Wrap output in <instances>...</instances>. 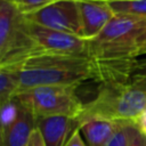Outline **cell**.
<instances>
[{
    "label": "cell",
    "mask_w": 146,
    "mask_h": 146,
    "mask_svg": "<svg viewBox=\"0 0 146 146\" xmlns=\"http://www.w3.org/2000/svg\"><path fill=\"white\" fill-rule=\"evenodd\" d=\"M145 145H146V136L140 132V133L133 139V141L131 143L130 146H145Z\"/></svg>",
    "instance_id": "cell-21"
},
{
    "label": "cell",
    "mask_w": 146,
    "mask_h": 146,
    "mask_svg": "<svg viewBox=\"0 0 146 146\" xmlns=\"http://www.w3.org/2000/svg\"><path fill=\"white\" fill-rule=\"evenodd\" d=\"M136 124L139 128V130L141 131V133H144L146 136V111L138 117V120L136 121Z\"/></svg>",
    "instance_id": "cell-20"
},
{
    "label": "cell",
    "mask_w": 146,
    "mask_h": 146,
    "mask_svg": "<svg viewBox=\"0 0 146 146\" xmlns=\"http://www.w3.org/2000/svg\"><path fill=\"white\" fill-rule=\"evenodd\" d=\"M138 57L145 56L146 55V33H144L139 39H138V50H137Z\"/></svg>",
    "instance_id": "cell-19"
},
{
    "label": "cell",
    "mask_w": 146,
    "mask_h": 146,
    "mask_svg": "<svg viewBox=\"0 0 146 146\" xmlns=\"http://www.w3.org/2000/svg\"><path fill=\"white\" fill-rule=\"evenodd\" d=\"M23 64L0 66V106L1 108L14 100L21 90Z\"/></svg>",
    "instance_id": "cell-12"
},
{
    "label": "cell",
    "mask_w": 146,
    "mask_h": 146,
    "mask_svg": "<svg viewBox=\"0 0 146 146\" xmlns=\"http://www.w3.org/2000/svg\"><path fill=\"white\" fill-rule=\"evenodd\" d=\"M140 132L135 122H121L106 146H130Z\"/></svg>",
    "instance_id": "cell-14"
},
{
    "label": "cell",
    "mask_w": 146,
    "mask_h": 146,
    "mask_svg": "<svg viewBox=\"0 0 146 146\" xmlns=\"http://www.w3.org/2000/svg\"><path fill=\"white\" fill-rule=\"evenodd\" d=\"M76 127L75 119L64 115L36 117V128L46 146H64Z\"/></svg>",
    "instance_id": "cell-10"
},
{
    "label": "cell",
    "mask_w": 146,
    "mask_h": 146,
    "mask_svg": "<svg viewBox=\"0 0 146 146\" xmlns=\"http://www.w3.org/2000/svg\"><path fill=\"white\" fill-rule=\"evenodd\" d=\"M91 79L96 80V70L89 57L40 52L23 64L21 90L40 86L78 87Z\"/></svg>",
    "instance_id": "cell-2"
},
{
    "label": "cell",
    "mask_w": 146,
    "mask_h": 146,
    "mask_svg": "<svg viewBox=\"0 0 146 146\" xmlns=\"http://www.w3.org/2000/svg\"><path fill=\"white\" fill-rule=\"evenodd\" d=\"M29 29L32 38L42 52L89 57V40L84 38L51 30L30 21Z\"/></svg>",
    "instance_id": "cell-7"
},
{
    "label": "cell",
    "mask_w": 146,
    "mask_h": 146,
    "mask_svg": "<svg viewBox=\"0 0 146 146\" xmlns=\"http://www.w3.org/2000/svg\"><path fill=\"white\" fill-rule=\"evenodd\" d=\"M121 122L92 119L81 123L80 130L83 133L87 146H106L117 130Z\"/></svg>",
    "instance_id": "cell-11"
},
{
    "label": "cell",
    "mask_w": 146,
    "mask_h": 146,
    "mask_svg": "<svg viewBox=\"0 0 146 146\" xmlns=\"http://www.w3.org/2000/svg\"><path fill=\"white\" fill-rule=\"evenodd\" d=\"M41 26L83 38L80 11L76 0H59L26 16Z\"/></svg>",
    "instance_id": "cell-6"
},
{
    "label": "cell",
    "mask_w": 146,
    "mask_h": 146,
    "mask_svg": "<svg viewBox=\"0 0 146 146\" xmlns=\"http://www.w3.org/2000/svg\"><path fill=\"white\" fill-rule=\"evenodd\" d=\"M7 1L10 5H13L19 13L27 16L59 0H7Z\"/></svg>",
    "instance_id": "cell-15"
},
{
    "label": "cell",
    "mask_w": 146,
    "mask_h": 146,
    "mask_svg": "<svg viewBox=\"0 0 146 146\" xmlns=\"http://www.w3.org/2000/svg\"><path fill=\"white\" fill-rule=\"evenodd\" d=\"M145 146H146V145H145Z\"/></svg>",
    "instance_id": "cell-24"
},
{
    "label": "cell",
    "mask_w": 146,
    "mask_h": 146,
    "mask_svg": "<svg viewBox=\"0 0 146 146\" xmlns=\"http://www.w3.org/2000/svg\"><path fill=\"white\" fill-rule=\"evenodd\" d=\"M130 83L137 88L146 90V58L138 57L131 72Z\"/></svg>",
    "instance_id": "cell-16"
},
{
    "label": "cell",
    "mask_w": 146,
    "mask_h": 146,
    "mask_svg": "<svg viewBox=\"0 0 146 146\" xmlns=\"http://www.w3.org/2000/svg\"><path fill=\"white\" fill-rule=\"evenodd\" d=\"M40 52L26 16L7 0H0V66L24 64Z\"/></svg>",
    "instance_id": "cell-4"
},
{
    "label": "cell",
    "mask_w": 146,
    "mask_h": 146,
    "mask_svg": "<svg viewBox=\"0 0 146 146\" xmlns=\"http://www.w3.org/2000/svg\"><path fill=\"white\" fill-rule=\"evenodd\" d=\"M64 146H87V144L82 139L80 127H76L74 129V131L72 132V135L70 136V138L67 139Z\"/></svg>",
    "instance_id": "cell-17"
},
{
    "label": "cell",
    "mask_w": 146,
    "mask_h": 146,
    "mask_svg": "<svg viewBox=\"0 0 146 146\" xmlns=\"http://www.w3.org/2000/svg\"><path fill=\"white\" fill-rule=\"evenodd\" d=\"M26 146H46L44 140H43V138L41 136V132L39 131L38 128H35L34 131L32 132L31 138H30V140H29Z\"/></svg>",
    "instance_id": "cell-18"
},
{
    "label": "cell",
    "mask_w": 146,
    "mask_h": 146,
    "mask_svg": "<svg viewBox=\"0 0 146 146\" xmlns=\"http://www.w3.org/2000/svg\"><path fill=\"white\" fill-rule=\"evenodd\" d=\"M145 111L146 90L131 83L103 84L97 96L83 105L76 123L80 125L92 119L136 123Z\"/></svg>",
    "instance_id": "cell-3"
},
{
    "label": "cell",
    "mask_w": 146,
    "mask_h": 146,
    "mask_svg": "<svg viewBox=\"0 0 146 146\" xmlns=\"http://www.w3.org/2000/svg\"><path fill=\"white\" fill-rule=\"evenodd\" d=\"M108 3L115 14L146 18V0H112Z\"/></svg>",
    "instance_id": "cell-13"
},
{
    "label": "cell",
    "mask_w": 146,
    "mask_h": 146,
    "mask_svg": "<svg viewBox=\"0 0 146 146\" xmlns=\"http://www.w3.org/2000/svg\"><path fill=\"white\" fill-rule=\"evenodd\" d=\"M106 1H112V0H106Z\"/></svg>",
    "instance_id": "cell-23"
},
{
    "label": "cell",
    "mask_w": 146,
    "mask_h": 146,
    "mask_svg": "<svg viewBox=\"0 0 146 146\" xmlns=\"http://www.w3.org/2000/svg\"><path fill=\"white\" fill-rule=\"evenodd\" d=\"M82 24L83 38L92 40L115 16L106 0H76Z\"/></svg>",
    "instance_id": "cell-9"
},
{
    "label": "cell",
    "mask_w": 146,
    "mask_h": 146,
    "mask_svg": "<svg viewBox=\"0 0 146 146\" xmlns=\"http://www.w3.org/2000/svg\"><path fill=\"white\" fill-rule=\"evenodd\" d=\"M146 33V18L119 15L103 31L89 40L88 56L96 70V80L103 84L130 83L138 58V39Z\"/></svg>",
    "instance_id": "cell-1"
},
{
    "label": "cell",
    "mask_w": 146,
    "mask_h": 146,
    "mask_svg": "<svg viewBox=\"0 0 146 146\" xmlns=\"http://www.w3.org/2000/svg\"><path fill=\"white\" fill-rule=\"evenodd\" d=\"M73 86H40L18 91L14 98L35 117L64 115L78 119L83 111V103Z\"/></svg>",
    "instance_id": "cell-5"
},
{
    "label": "cell",
    "mask_w": 146,
    "mask_h": 146,
    "mask_svg": "<svg viewBox=\"0 0 146 146\" xmlns=\"http://www.w3.org/2000/svg\"><path fill=\"white\" fill-rule=\"evenodd\" d=\"M141 57H144V58H146V55H145V56H141Z\"/></svg>",
    "instance_id": "cell-22"
},
{
    "label": "cell",
    "mask_w": 146,
    "mask_h": 146,
    "mask_svg": "<svg viewBox=\"0 0 146 146\" xmlns=\"http://www.w3.org/2000/svg\"><path fill=\"white\" fill-rule=\"evenodd\" d=\"M11 115L1 124V146H26L36 128V117L15 99L10 103Z\"/></svg>",
    "instance_id": "cell-8"
}]
</instances>
